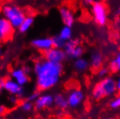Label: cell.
<instances>
[{"mask_svg": "<svg viewBox=\"0 0 120 119\" xmlns=\"http://www.w3.org/2000/svg\"><path fill=\"white\" fill-rule=\"evenodd\" d=\"M1 13L4 18L9 21L14 29H18L26 17V12L23 8L11 2L3 4Z\"/></svg>", "mask_w": 120, "mask_h": 119, "instance_id": "obj_3", "label": "cell"}, {"mask_svg": "<svg viewBox=\"0 0 120 119\" xmlns=\"http://www.w3.org/2000/svg\"><path fill=\"white\" fill-rule=\"evenodd\" d=\"M90 68V63L89 60L85 59L83 57H78L77 59H74L73 62V69L77 73H84Z\"/></svg>", "mask_w": 120, "mask_h": 119, "instance_id": "obj_15", "label": "cell"}, {"mask_svg": "<svg viewBox=\"0 0 120 119\" xmlns=\"http://www.w3.org/2000/svg\"><path fill=\"white\" fill-rule=\"evenodd\" d=\"M30 72V69L28 66L24 67H18L14 68L11 71V78L15 80L22 86H25L30 82L29 73Z\"/></svg>", "mask_w": 120, "mask_h": 119, "instance_id": "obj_7", "label": "cell"}, {"mask_svg": "<svg viewBox=\"0 0 120 119\" xmlns=\"http://www.w3.org/2000/svg\"><path fill=\"white\" fill-rule=\"evenodd\" d=\"M2 55H3V49H2V47L0 46V58L2 57Z\"/></svg>", "mask_w": 120, "mask_h": 119, "instance_id": "obj_30", "label": "cell"}, {"mask_svg": "<svg viewBox=\"0 0 120 119\" xmlns=\"http://www.w3.org/2000/svg\"><path fill=\"white\" fill-rule=\"evenodd\" d=\"M84 1V3L86 4V5H91L96 0H83Z\"/></svg>", "mask_w": 120, "mask_h": 119, "instance_id": "obj_28", "label": "cell"}, {"mask_svg": "<svg viewBox=\"0 0 120 119\" xmlns=\"http://www.w3.org/2000/svg\"><path fill=\"white\" fill-rule=\"evenodd\" d=\"M90 67L94 71H98L104 64V56L99 50H93L90 55Z\"/></svg>", "mask_w": 120, "mask_h": 119, "instance_id": "obj_14", "label": "cell"}, {"mask_svg": "<svg viewBox=\"0 0 120 119\" xmlns=\"http://www.w3.org/2000/svg\"><path fill=\"white\" fill-rule=\"evenodd\" d=\"M34 109L37 110H43L53 106L54 96L50 93H44L38 96V97L34 101Z\"/></svg>", "mask_w": 120, "mask_h": 119, "instance_id": "obj_11", "label": "cell"}, {"mask_svg": "<svg viewBox=\"0 0 120 119\" xmlns=\"http://www.w3.org/2000/svg\"><path fill=\"white\" fill-rule=\"evenodd\" d=\"M93 21L99 26H105L108 22V8L102 1H95L90 5Z\"/></svg>", "mask_w": 120, "mask_h": 119, "instance_id": "obj_4", "label": "cell"}, {"mask_svg": "<svg viewBox=\"0 0 120 119\" xmlns=\"http://www.w3.org/2000/svg\"><path fill=\"white\" fill-rule=\"evenodd\" d=\"M20 109L24 113H30L34 109V104L33 102L29 101V100H25V101H23L20 104Z\"/></svg>", "mask_w": 120, "mask_h": 119, "instance_id": "obj_20", "label": "cell"}, {"mask_svg": "<svg viewBox=\"0 0 120 119\" xmlns=\"http://www.w3.org/2000/svg\"><path fill=\"white\" fill-rule=\"evenodd\" d=\"M39 95H40V94H39L38 91H34V92H32L31 94H30V96L28 97L27 99L29 100V101H31V102H33V103H34V101H35V100L38 97Z\"/></svg>", "mask_w": 120, "mask_h": 119, "instance_id": "obj_25", "label": "cell"}, {"mask_svg": "<svg viewBox=\"0 0 120 119\" xmlns=\"http://www.w3.org/2000/svg\"><path fill=\"white\" fill-rule=\"evenodd\" d=\"M44 57L51 62L57 63H63V62L67 58L66 54L62 48L51 47L50 50L44 52Z\"/></svg>", "mask_w": 120, "mask_h": 119, "instance_id": "obj_10", "label": "cell"}, {"mask_svg": "<svg viewBox=\"0 0 120 119\" xmlns=\"http://www.w3.org/2000/svg\"><path fill=\"white\" fill-rule=\"evenodd\" d=\"M116 86H117V92H120V76L116 79Z\"/></svg>", "mask_w": 120, "mask_h": 119, "instance_id": "obj_27", "label": "cell"}, {"mask_svg": "<svg viewBox=\"0 0 120 119\" xmlns=\"http://www.w3.org/2000/svg\"><path fill=\"white\" fill-rule=\"evenodd\" d=\"M53 105L57 108V110H66L67 108H69V106H68V101H67V97L65 95L62 94V93L56 94L54 96V104Z\"/></svg>", "mask_w": 120, "mask_h": 119, "instance_id": "obj_16", "label": "cell"}, {"mask_svg": "<svg viewBox=\"0 0 120 119\" xmlns=\"http://www.w3.org/2000/svg\"><path fill=\"white\" fill-rule=\"evenodd\" d=\"M4 78H0V92L2 91V89H3V85H4Z\"/></svg>", "mask_w": 120, "mask_h": 119, "instance_id": "obj_29", "label": "cell"}, {"mask_svg": "<svg viewBox=\"0 0 120 119\" xmlns=\"http://www.w3.org/2000/svg\"><path fill=\"white\" fill-rule=\"evenodd\" d=\"M117 92L116 79L107 76L101 78L94 85L91 90V97L95 101H99L105 97H112Z\"/></svg>", "mask_w": 120, "mask_h": 119, "instance_id": "obj_2", "label": "cell"}, {"mask_svg": "<svg viewBox=\"0 0 120 119\" xmlns=\"http://www.w3.org/2000/svg\"><path fill=\"white\" fill-rule=\"evenodd\" d=\"M109 69L111 72H114V73L120 72V51L117 52L114 56V57L110 61Z\"/></svg>", "mask_w": 120, "mask_h": 119, "instance_id": "obj_18", "label": "cell"}, {"mask_svg": "<svg viewBox=\"0 0 120 119\" xmlns=\"http://www.w3.org/2000/svg\"><path fill=\"white\" fill-rule=\"evenodd\" d=\"M52 44H53V47H57V48H62L63 49L64 45H65L66 41H64L63 38H61L58 35H56V36L52 37Z\"/></svg>", "mask_w": 120, "mask_h": 119, "instance_id": "obj_21", "label": "cell"}, {"mask_svg": "<svg viewBox=\"0 0 120 119\" xmlns=\"http://www.w3.org/2000/svg\"><path fill=\"white\" fill-rule=\"evenodd\" d=\"M63 50L65 52L66 57L73 60L83 57L84 54V48L81 45L80 41L77 38H71L66 41Z\"/></svg>", "mask_w": 120, "mask_h": 119, "instance_id": "obj_5", "label": "cell"}, {"mask_svg": "<svg viewBox=\"0 0 120 119\" xmlns=\"http://www.w3.org/2000/svg\"><path fill=\"white\" fill-rule=\"evenodd\" d=\"M58 12H59L60 18H61V21L64 24V25L72 27V25L75 23L76 18L71 8H70L69 6L67 5H62L59 7Z\"/></svg>", "mask_w": 120, "mask_h": 119, "instance_id": "obj_12", "label": "cell"}, {"mask_svg": "<svg viewBox=\"0 0 120 119\" xmlns=\"http://www.w3.org/2000/svg\"><path fill=\"white\" fill-rule=\"evenodd\" d=\"M34 24V17L31 15H26L24 21L22 22L20 26L18 27V30L20 33H25L30 30Z\"/></svg>", "mask_w": 120, "mask_h": 119, "instance_id": "obj_17", "label": "cell"}, {"mask_svg": "<svg viewBox=\"0 0 120 119\" xmlns=\"http://www.w3.org/2000/svg\"><path fill=\"white\" fill-rule=\"evenodd\" d=\"M97 73H98V76L100 78H105V77H107L110 73V69L109 67H100V68L97 71Z\"/></svg>", "mask_w": 120, "mask_h": 119, "instance_id": "obj_22", "label": "cell"}, {"mask_svg": "<svg viewBox=\"0 0 120 119\" xmlns=\"http://www.w3.org/2000/svg\"><path fill=\"white\" fill-rule=\"evenodd\" d=\"M8 100H9V103L11 105H18V103H19V97H17V96H13V95H10L9 98H8Z\"/></svg>", "mask_w": 120, "mask_h": 119, "instance_id": "obj_24", "label": "cell"}, {"mask_svg": "<svg viewBox=\"0 0 120 119\" xmlns=\"http://www.w3.org/2000/svg\"><path fill=\"white\" fill-rule=\"evenodd\" d=\"M2 6H3V2H2V0H0V13L2 11Z\"/></svg>", "mask_w": 120, "mask_h": 119, "instance_id": "obj_31", "label": "cell"}, {"mask_svg": "<svg viewBox=\"0 0 120 119\" xmlns=\"http://www.w3.org/2000/svg\"><path fill=\"white\" fill-rule=\"evenodd\" d=\"M110 107L113 110H117L120 108V94L117 97H115L114 98L111 100L110 102Z\"/></svg>", "mask_w": 120, "mask_h": 119, "instance_id": "obj_23", "label": "cell"}, {"mask_svg": "<svg viewBox=\"0 0 120 119\" xmlns=\"http://www.w3.org/2000/svg\"><path fill=\"white\" fill-rule=\"evenodd\" d=\"M30 45L34 49L39 51H42L43 53L50 50L51 47H53L52 38L50 37H41L34 38L31 40Z\"/></svg>", "mask_w": 120, "mask_h": 119, "instance_id": "obj_13", "label": "cell"}, {"mask_svg": "<svg viewBox=\"0 0 120 119\" xmlns=\"http://www.w3.org/2000/svg\"><path fill=\"white\" fill-rule=\"evenodd\" d=\"M14 28L3 16H0V44L11 40L14 33Z\"/></svg>", "mask_w": 120, "mask_h": 119, "instance_id": "obj_9", "label": "cell"}, {"mask_svg": "<svg viewBox=\"0 0 120 119\" xmlns=\"http://www.w3.org/2000/svg\"><path fill=\"white\" fill-rule=\"evenodd\" d=\"M3 89H4L7 93H9L10 95L17 96L19 98L23 97L24 95V86L20 85L15 80H13L11 78H5L4 80Z\"/></svg>", "mask_w": 120, "mask_h": 119, "instance_id": "obj_8", "label": "cell"}, {"mask_svg": "<svg viewBox=\"0 0 120 119\" xmlns=\"http://www.w3.org/2000/svg\"><path fill=\"white\" fill-rule=\"evenodd\" d=\"M66 97L68 101V106L71 109H77L80 107L85 98L84 91L79 88H73L70 89Z\"/></svg>", "mask_w": 120, "mask_h": 119, "instance_id": "obj_6", "label": "cell"}, {"mask_svg": "<svg viewBox=\"0 0 120 119\" xmlns=\"http://www.w3.org/2000/svg\"><path fill=\"white\" fill-rule=\"evenodd\" d=\"M5 113H6L5 107L0 104V118H1V117H3V116L5 115Z\"/></svg>", "mask_w": 120, "mask_h": 119, "instance_id": "obj_26", "label": "cell"}, {"mask_svg": "<svg viewBox=\"0 0 120 119\" xmlns=\"http://www.w3.org/2000/svg\"><path fill=\"white\" fill-rule=\"evenodd\" d=\"M33 73L38 91H45L54 88L59 83L64 71L63 63L51 62L44 58L38 59L33 64Z\"/></svg>", "mask_w": 120, "mask_h": 119, "instance_id": "obj_1", "label": "cell"}, {"mask_svg": "<svg viewBox=\"0 0 120 119\" xmlns=\"http://www.w3.org/2000/svg\"><path fill=\"white\" fill-rule=\"evenodd\" d=\"M58 36L63 38L64 41H68L70 39L72 38L73 36V31H72V27L67 26V25H64L61 30H60L59 33H58Z\"/></svg>", "mask_w": 120, "mask_h": 119, "instance_id": "obj_19", "label": "cell"}]
</instances>
